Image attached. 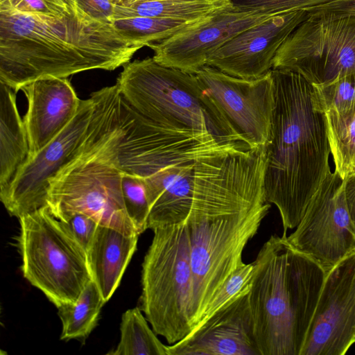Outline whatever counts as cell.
Instances as JSON below:
<instances>
[{
    "mask_svg": "<svg viewBox=\"0 0 355 355\" xmlns=\"http://www.w3.org/2000/svg\"><path fill=\"white\" fill-rule=\"evenodd\" d=\"M141 48L78 6L64 17L0 9V83L16 93L39 78L113 71Z\"/></svg>",
    "mask_w": 355,
    "mask_h": 355,
    "instance_id": "obj_1",
    "label": "cell"
},
{
    "mask_svg": "<svg viewBox=\"0 0 355 355\" xmlns=\"http://www.w3.org/2000/svg\"><path fill=\"white\" fill-rule=\"evenodd\" d=\"M275 105L265 146L266 201L279 210L284 232L302 218L331 171L325 114L313 103V85L300 73L271 69Z\"/></svg>",
    "mask_w": 355,
    "mask_h": 355,
    "instance_id": "obj_2",
    "label": "cell"
},
{
    "mask_svg": "<svg viewBox=\"0 0 355 355\" xmlns=\"http://www.w3.org/2000/svg\"><path fill=\"white\" fill-rule=\"evenodd\" d=\"M248 293L260 355H300L327 272L272 234L254 260Z\"/></svg>",
    "mask_w": 355,
    "mask_h": 355,
    "instance_id": "obj_3",
    "label": "cell"
},
{
    "mask_svg": "<svg viewBox=\"0 0 355 355\" xmlns=\"http://www.w3.org/2000/svg\"><path fill=\"white\" fill-rule=\"evenodd\" d=\"M264 148L195 161L152 205L147 229L245 212L267 203Z\"/></svg>",
    "mask_w": 355,
    "mask_h": 355,
    "instance_id": "obj_4",
    "label": "cell"
},
{
    "mask_svg": "<svg viewBox=\"0 0 355 355\" xmlns=\"http://www.w3.org/2000/svg\"><path fill=\"white\" fill-rule=\"evenodd\" d=\"M123 67L116 85L143 116L164 126L207 131L224 142L245 144L195 73L163 66L153 58Z\"/></svg>",
    "mask_w": 355,
    "mask_h": 355,
    "instance_id": "obj_5",
    "label": "cell"
},
{
    "mask_svg": "<svg viewBox=\"0 0 355 355\" xmlns=\"http://www.w3.org/2000/svg\"><path fill=\"white\" fill-rule=\"evenodd\" d=\"M144 257L140 309L154 331L168 345L193 330V279L185 223L159 226Z\"/></svg>",
    "mask_w": 355,
    "mask_h": 355,
    "instance_id": "obj_6",
    "label": "cell"
},
{
    "mask_svg": "<svg viewBox=\"0 0 355 355\" xmlns=\"http://www.w3.org/2000/svg\"><path fill=\"white\" fill-rule=\"evenodd\" d=\"M245 148H250L222 141L209 132L157 124L132 108L122 95L110 145L116 166L143 179L174 165Z\"/></svg>",
    "mask_w": 355,
    "mask_h": 355,
    "instance_id": "obj_7",
    "label": "cell"
},
{
    "mask_svg": "<svg viewBox=\"0 0 355 355\" xmlns=\"http://www.w3.org/2000/svg\"><path fill=\"white\" fill-rule=\"evenodd\" d=\"M19 221L17 247L24 278L56 307L76 302L92 280L85 249L48 206Z\"/></svg>",
    "mask_w": 355,
    "mask_h": 355,
    "instance_id": "obj_8",
    "label": "cell"
},
{
    "mask_svg": "<svg viewBox=\"0 0 355 355\" xmlns=\"http://www.w3.org/2000/svg\"><path fill=\"white\" fill-rule=\"evenodd\" d=\"M270 205L267 202L248 211L186 223L193 279L192 331L218 290L244 264V248L257 234Z\"/></svg>",
    "mask_w": 355,
    "mask_h": 355,
    "instance_id": "obj_9",
    "label": "cell"
},
{
    "mask_svg": "<svg viewBox=\"0 0 355 355\" xmlns=\"http://www.w3.org/2000/svg\"><path fill=\"white\" fill-rule=\"evenodd\" d=\"M272 69L295 71L312 85L355 69V15L309 12L277 51Z\"/></svg>",
    "mask_w": 355,
    "mask_h": 355,
    "instance_id": "obj_10",
    "label": "cell"
},
{
    "mask_svg": "<svg viewBox=\"0 0 355 355\" xmlns=\"http://www.w3.org/2000/svg\"><path fill=\"white\" fill-rule=\"evenodd\" d=\"M287 239L326 272L355 250V227L346 201L345 182L336 171L327 173Z\"/></svg>",
    "mask_w": 355,
    "mask_h": 355,
    "instance_id": "obj_11",
    "label": "cell"
},
{
    "mask_svg": "<svg viewBox=\"0 0 355 355\" xmlns=\"http://www.w3.org/2000/svg\"><path fill=\"white\" fill-rule=\"evenodd\" d=\"M94 109L90 96L81 100L69 124L18 169L0 199L11 216L18 218L48 205L49 180L79 152L87 138Z\"/></svg>",
    "mask_w": 355,
    "mask_h": 355,
    "instance_id": "obj_12",
    "label": "cell"
},
{
    "mask_svg": "<svg viewBox=\"0 0 355 355\" xmlns=\"http://www.w3.org/2000/svg\"><path fill=\"white\" fill-rule=\"evenodd\" d=\"M195 74L240 139L252 149L264 148L275 105L271 70L244 79L206 65Z\"/></svg>",
    "mask_w": 355,
    "mask_h": 355,
    "instance_id": "obj_13",
    "label": "cell"
},
{
    "mask_svg": "<svg viewBox=\"0 0 355 355\" xmlns=\"http://www.w3.org/2000/svg\"><path fill=\"white\" fill-rule=\"evenodd\" d=\"M355 343V250L326 273L300 355H344Z\"/></svg>",
    "mask_w": 355,
    "mask_h": 355,
    "instance_id": "obj_14",
    "label": "cell"
},
{
    "mask_svg": "<svg viewBox=\"0 0 355 355\" xmlns=\"http://www.w3.org/2000/svg\"><path fill=\"white\" fill-rule=\"evenodd\" d=\"M275 15L233 5L148 46L153 51V58L157 63L195 73L206 66L210 55L227 42Z\"/></svg>",
    "mask_w": 355,
    "mask_h": 355,
    "instance_id": "obj_15",
    "label": "cell"
},
{
    "mask_svg": "<svg viewBox=\"0 0 355 355\" xmlns=\"http://www.w3.org/2000/svg\"><path fill=\"white\" fill-rule=\"evenodd\" d=\"M308 15L304 10L273 15L227 42L210 55L207 65L234 77L259 78L272 69L277 51Z\"/></svg>",
    "mask_w": 355,
    "mask_h": 355,
    "instance_id": "obj_16",
    "label": "cell"
},
{
    "mask_svg": "<svg viewBox=\"0 0 355 355\" xmlns=\"http://www.w3.org/2000/svg\"><path fill=\"white\" fill-rule=\"evenodd\" d=\"M168 355H260L248 293L221 309L190 334L167 345Z\"/></svg>",
    "mask_w": 355,
    "mask_h": 355,
    "instance_id": "obj_17",
    "label": "cell"
},
{
    "mask_svg": "<svg viewBox=\"0 0 355 355\" xmlns=\"http://www.w3.org/2000/svg\"><path fill=\"white\" fill-rule=\"evenodd\" d=\"M20 90L28 101L23 120L28 139L29 159L69 124L76 114L81 99L67 78H39Z\"/></svg>",
    "mask_w": 355,
    "mask_h": 355,
    "instance_id": "obj_18",
    "label": "cell"
},
{
    "mask_svg": "<svg viewBox=\"0 0 355 355\" xmlns=\"http://www.w3.org/2000/svg\"><path fill=\"white\" fill-rule=\"evenodd\" d=\"M139 236L98 225L86 254L92 279L105 302L118 288L137 250Z\"/></svg>",
    "mask_w": 355,
    "mask_h": 355,
    "instance_id": "obj_19",
    "label": "cell"
},
{
    "mask_svg": "<svg viewBox=\"0 0 355 355\" xmlns=\"http://www.w3.org/2000/svg\"><path fill=\"white\" fill-rule=\"evenodd\" d=\"M29 155L28 139L16 92L0 83V192L9 185Z\"/></svg>",
    "mask_w": 355,
    "mask_h": 355,
    "instance_id": "obj_20",
    "label": "cell"
},
{
    "mask_svg": "<svg viewBox=\"0 0 355 355\" xmlns=\"http://www.w3.org/2000/svg\"><path fill=\"white\" fill-rule=\"evenodd\" d=\"M232 6L231 0H143L128 5L116 3L115 13L194 23Z\"/></svg>",
    "mask_w": 355,
    "mask_h": 355,
    "instance_id": "obj_21",
    "label": "cell"
},
{
    "mask_svg": "<svg viewBox=\"0 0 355 355\" xmlns=\"http://www.w3.org/2000/svg\"><path fill=\"white\" fill-rule=\"evenodd\" d=\"M105 301L92 279L74 303L57 307L62 322L61 340L85 339L97 324Z\"/></svg>",
    "mask_w": 355,
    "mask_h": 355,
    "instance_id": "obj_22",
    "label": "cell"
},
{
    "mask_svg": "<svg viewBox=\"0 0 355 355\" xmlns=\"http://www.w3.org/2000/svg\"><path fill=\"white\" fill-rule=\"evenodd\" d=\"M139 307L125 311L121 318V336L111 355H168L163 344Z\"/></svg>",
    "mask_w": 355,
    "mask_h": 355,
    "instance_id": "obj_23",
    "label": "cell"
},
{
    "mask_svg": "<svg viewBox=\"0 0 355 355\" xmlns=\"http://www.w3.org/2000/svg\"><path fill=\"white\" fill-rule=\"evenodd\" d=\"M335 171L344 180L355 173V105L349 110L324 113Z\"/></svg>",
    "mask_w": 355,
    "mask_h": 355,
    "instance_id": "obj_24",
    "label": "cell"
},
{
    "mask_svg": "<svg viewBox=\"0 0 355 355\" xmlns=\"http://www.w3.org/2000/svg\"><path fill=\"white\" fill-rule=\"evenodd\" d=\"M191 24L123 13H115L112 21L114 28L122 37L142 47L165 40Z\"/></svg>",
    "mask_w": 355,
    "mask_h": 355,
    "instance_id": "obj_25",
    "label": "cell"
},
{
    "mask_svg": "<svg viewBox=\"0 0 355 355\" xmlns=\"http://www.w3.org/2000/svg\"><path fill=\"white\" fill-rule=\"evenodd\" d=\"M312 85L313 103L318 111L340 112L355 105V69L328 83Z\"/></svg>",
    "mask_w": 355,
    "mask_h": 355,
    "instance_id": "obj_26",
    "label": "cell"
},
{
    "mask_svg": "<svg viewBox=\"0 0 355 355\" xmlns=\"http://www.w3.org/2000/svg\"><path fill=\"white\" fill-rule=\"evenodd\" d=\"M254 269V262L244 263L229 277L209 302L194 329L217 312L249 293Z\"/></svg>",
    "mask_w": 355,
    "mask_h": 355,
    "instance_id": "obj_27",
    "label": "cell"
},
{
    "mask_svg": "<svg viewBox=\"0 0 355 355\" xmlns=\"http://www.w3.org/2000/svg\"><path fill=\"white\" fill-rule=\"evenodd\" d=\"M122 191L127 213L139 234L147 230L150 205L144 179L123 173Z\"/></svg>",
    "mask_w": 355,
    "mask_h": 355,
    "instance_id": "obj_28",
    "label": "cell"
},
{
    "mask_svg": "<svg viewBox=\"0 0 355 355\" xmlns=\"http://www.w3.org/2000/svg\"><path fill=\"white\" fill-rule=\"evenodd\" d=\"M77 7L74 0H0V9L55 17L70 16Z\"/></svg>",
    "mask_w": 355,
    "mask_h": 355,
    "instance_id": "obj_29",
    "label": "cell"
},
{
    "mask_svg": "<svg viewBox=\"0 0 355 355\" xmlns=\"http://www.w3.org/2000/svg\"><path fill=\"white\" fill-rule=\"evenodd\" d=\"M340 0H231L233 5L243 10L280 14L295 10H306Z\"/></svg>",
    "mask_w": 355,
    "mask_h": 355,
    "instance_id": "obj_30",
    "label": "cell"
},
{
    "mask_svg": "<svg viewBox=\"0 0 355 355\" xmlns=\"http://www.w3.org/2000/svg\"><path fill=\"white\" fill-rule=\"evenodd\" d=\"M53 216L67 225L87 251L99 224L92 217L80 212H62Z\"/></svg>",
    "mask_w": 355,
    "mask_h": 355,
    "instance_id": "obj_31",
    "label": "cell"
},
{
    "mask_svg": "<svg viewBox=\"0 0 355 355\" xmlns=\"http://www.w3.org/2000/svg\"><path fill=\"white\" fill-rule=\"evenodd\" d=\"M78 8L92 19L112 24L116 3L112 0H74Z\"/></svg>",
    "mask_w": 355,
    "mask_h": 355,
    "instance_id": "obj_32",
    "label": "cell"
},
{
    "mask_svg": "<svg viewBox=\"0 0 355 355\" xmlns=\"http://www.w3.org/2000/svg\"><path fill=\"white\" fill-rule=\"evenodd\" d=\"M313 11L331 12L337 14L355 15V0H340L317 7L308 12Z\"/></svg>",
    "mask_w": 355,
    "mask_h": 355,
    "instance_id": "obj_33",
    "label": "cell"
},
{
    "mask_svg": "<svg viewBox=\"0 0 355 355\" xmlns=\"http://www.w3.org/2000/svg\"><path fill=\"white\" fill-rule=\"evenodd\" d=\"M345 193L349 212L355 227V173L344 179Z\"/></svg>",
    "mask_w": 355,
    "mask_h": 355,
    "instance_id": "obj_34",
    "label": "cell"
},
{
    "mask_svg": "<svg viewBox=\"0 0 355 355\" xmlns=\"http://www.w3.org/2000/svg\"><path fill=\"white\" fill-rule=\"evenodd\" d=\"M139 1L143 0H121L118 4L128 5Z\"/></svg>",
    "mask_w": 355,
    "mask_h": 355,
    "instance_id": "obj_35",
    "label": "cell"
},
{
    "mask_svg": "<svg viewBox=\"0 0 355 355\" xmlns=\"http://www.w3.org/2000/svg\"><path fill=\"white\" fill-rule=\"evenodd\" d=\"M112 1L116 3H119L121 0H112Z\"/></svg>",
    "mask_w": 355,
    "mask_h": 355,
    "instance_id": "obj_36",
    "label": "cell"
}]
</instances>
